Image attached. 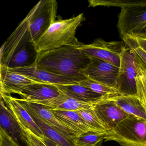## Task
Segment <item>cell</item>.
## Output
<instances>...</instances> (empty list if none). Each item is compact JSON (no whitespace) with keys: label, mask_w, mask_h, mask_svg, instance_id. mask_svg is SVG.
Here are the masks:
<instances>
[{"label":"cell","mask_w":146,"mask_h":146,"mask_svg":"<svg viewBox=\"0 0 146 146\" xmlns=\"http://www.w3.org/2000/svg\"><path fill=\"white\" fill-rule=\"evenodd\" d=\"M78 42L56 49L38 52L35 64L52 73L77 79L88 78L84 74L91 58L79 48Z\"/></svg>","instance_id":"obj_1"},{"label":"cell","mask_w":146,"mask_h":146,"mask_svg":"<svg viewBox=\"0 0 146 146\" xmlns=\"http://www.w3.org/2000/svg\"><path fill=\"white\" fill-rule=\"evenodd\" d=\"M83 14L55 21L35 44L38 52H46L77 42V29L84 20Z\"/></svg>","instance_id":"obj_2"},{"label":"cell","mask_w":146,"mask_h":146,"mask_svg":"<svg viewBox=\"0 0 146 146\" xmlns=\"http://www.w3.org/2000/svg\"><path fill=\"white\" fill-rule=\"evenodd\" d=\"M110 141L121 146H146V122L129 115L106 134L105 141Z\"/></svg>","instance_id":"obj_3"},{"label":"cell","mask_w":146,"mask_h":146,"mask_svg":"<svg viewBox=\"0 0 146 146\" xmlns=\"http://www.w3.org/2000/svg\"><path fill=\"white\" fill-rule=\"evenodd\" d=\"M58 7L55 0H41L31 10L26 17L31 43L35 44L56 21Z\"/></svg>","instance_id":"obj_4"},{"label":"cell","mask_w":146,"mask_h":146,"mask_svg":"<svg viewBox=\"0 0 146 146\" xmlns=\"http://www.w3.org/2000/svg\"><path fill=\"white\" fill-rule=\"evenodd\" d=\"M117 28L122 38L140 33L146 27V1L135 5L121 8Z\"/></svg>","instance_id":"obj_5"},{"label":"cell","mask_w":146,"mask_h":146,"mask_svg":"<svg viewBox=\"0 0 146 146\" xmlns=\"http://www.w3.org/2000/svg\"><path fill=\"white\" fill-rule=\"evenodd\" d=\"M135 58L134 50L125 45L121 55L119 73L116 84V89L121 96L136 95Z\"/></svg>","instance_id":"obj_6"},{"label":"cell","mask_w":146,"mask_h":146,"mask_svg":"<svg viewBox=\"0 0 146 146\" xmlns=\"http://www.w3.org/2000/svg\"><path fill=\"white\" fill-rule=\"evenodd\" d=\"M124 45L123 42H107L98 38L88 45L79 43V48L90 58L99 59L119 67Z\"/></svg>","instance_id":"obj_7"},{"label":"cell","mask_w":146,"mask_h":146,"mask_svg":"<svg viewBox=\"0 0 146 146\" xmlns=\"http://www.w3.org/2000/svg\"><path fill=\"white\" fill-rule=\"evenodd\" d=\"M119 70V67L108 62L91 58L90 63L83 73L88 78L116 88Z\"/></svg>","instance_id":"obj_8"},{"label":"cell","mask_w":146,"mask_h":146,"mask_svg":"<svg viewBox=\"0 0 146 146\" xmlns=\"http://www.w3.org/2000/svg\"><path fill=\"white\" fill-rule=\"evenodd\" d=\"M31 42L29 23L27 17L2 45L0 66H6L17 51Z\"/></svg>","instance_id":"obj_9"},{"label":"cell","mask_w":146,"mask_h":146,"mask_svg":"<svg viewBox=\"0 0 146 146\" xmlns=\"http://www.w3.org/2000/svg\"><path fill=\"white\" fill-rule=\"evenodd\" d=\"M113 97H106L100 101L96 104L93 109L96 115L108 132L113 130L129 116L117 106Z\"/></svg>","instance_id":"obj_10"},{"label":"cell","mask_w":146,"mask_h":146,"mask_svg":"<svg viewBox=\"0 0 146 146\" xmlns=\"http://www.w3.org/2000/svg\"><path fill=\"white\" fill-rule=\"evenodd\" d=\"M8 69L22 74L37 83L62 85L78 83L80 82L75 78L58 75L37 67L35 63L26 67Z\"/></svg>","instance_id":"obj_11"},{"label":"cell","mask_w":146,"mask_h":146,"mask_svg":"<svg viewBox=\"0 0 146 146\" xmlns=\"http://www.w3.org/2000/svg\"><path fill=\"white\" fill-rule=\"evenodd\" d=\"M17 100L27 111H31L55 129L70 139H73L77 134L73 130L61 123L54 116L47 107L41 104L16 98Z\"/></svg>","instance_id":"obj_12"},{"label":"cell","mask_w":146,"mask_h":146,"mask_svg":"<svg viewBox=\"0 0 146 146\" xmlns=\"http://www.w3.org/2000/svg\"><path fill=\"white\" fill-rule=\"evenodd\" d=\"M0 77L1 94L19 95L25 87L37 83L22 74L2 66H0Z\"/></svg>","instance_id":"obj_13"},{"label":"cell","mask_w":146,"mask_h":146,"mask_svg":"<svg viewBox=\"0 0 146 146\" xmlns=\"http://www.w3.org/2000/svg\"><path fill=\"white\" fill-rule=\"evenodd\" d=\"M1 98L3 100L19 123L23 124L39 138L43 139L44 135L41 130L16 98L12 97L11 95L1 94Z\"/></svg>","instance_id":"obj_14"},{"label":"cell","mask_w":146,"mask_h":146,"mask_svg":"<svg viewBox=\"0 0 146 146\" xmlns=\"http://www.w3.org/2000/svg\"><path fill=\"white\" fill-rule=\"evenodd\" d=\"M60 94L57 85L36 83L25 87L19 95L27 101L36 102L56 98Z\"/></svg>","instance_id":"obj_15"},{"label":"cell","mask_w":146,"mask_h":146,"mask_svg":"<svg viewBox=\"0 0 146 146\" xmlns=\"http://www.w3.org/2000/svg\"><path fill=\"white\" fill-rule=\"evenodd\" d=\"M33 102L46 106L50 110L76 111L82 109H93L98 102H83L71 98L60 92V95L56 98Z\"/></svg>","instance_id":"obj_16"},{"label":"cell","mask_w":146,"mask_h":146,"mask_svg":"<svg viewBox=\"0 0 146 146\" xmlns=\"http://www.w3.org/2000/svg\"><path fill=\"white\" fill-rule=\"evenodd\" d=\"M59 90L67 96L85 102H97L106 98L79 83L57 85Z\"/></svg>","instance_id":"obj_17"},{"label":"cell","mask_w":146,"mask_h":146,"mask_svg":"<svg viewBox=\"0 0 146 146\" xmlns=\"http://www.w3.org/2000/svg\"><path fill=\"white\" fill-rule=\"evenodd\" d=\"M54 116L61 123L73 130L77 136L90 131V127L76 111L51 110Z\"/></svg>","instance_id":"obj_18"},{"label":"cell","mask_w":146,"mask_h":146,"mask_svg":"<svg viewBox=\"0 0 146 146\" xmlns=\"http://www.w3.org/2000/svg\"><path fill=\"white\" fill-rule=\"evenodd\" d=\"M0 105V127H2L17 142L19 143L20 141L23 142L22 132L20 125L1 98Z\"/></svg>","instance_id":"obj_19"},{"label":"cell","mask_w":146,"mask_h":146,"mask_svg":"<svg viewBox=\"0 0 146 146\" xmlns=\"http://www.w3.org/2000/svg\"><path fill=\"white\" fill-rule=\"evenodd\" d=\"M38 53L35 44L30 42L17 51L6 66L2 67L16 69L29 66L35 64Z\"/></svg>","instance_id":"obj_20"},{"label":"cell","mask_w":146,"mask_h":146,"mask_svg":"<svg viewBox=\"0 0 146 146\" xmlns=\"http://www.w3.org/2000/svg\"><path fill=\"white\" fill-rule=\"evenodd\" d=\"M118 106L129 115L146 122V111L136 96H119L113 97Z\"/></svg>","instance_id":"obj_21"},{"label":"cell","mask_w":146,"mask_h":146,"mask_svg":"<svg viewBox=\"0 0 146 146\" xmlns=\"http://www.w3.org/2000/svg\"><path fill=\"white\" fill-rule=\"evenodd\" d=\"M27 111L40 127L44 136L49 138L59 146H76L74 140L68 138L48 125L33 112Z\"/></svg>","instance_id":"obj_22"},{"label":"cell","mask_w":146,"mask_h":146,"mask_svg":"<svg viewBox=\"0 0 146 146\" xmlns=\"http://www.w3.org/2000/svg\"><path fill=\"white\" fill-rule=\"evenodd\" d=\"M135 66L137 72L136 77L137 94L136 96L146 111V69L136 54Z\"/></svg>","instance_id":"obj_23"},{"label":"cell","mask_w":146,"mask_h":146,"mask_svg":"<svg viewBox=\"0 0 146 146\" xmlns=\"http://www.w3.org/2000/svg\"><path fill=\"white\" fill-rule=\"evenodd\" d=\"M106 134L90 131L73 137L76 146H102Z\"/></svg>","instance_id":"obj_24"},{"label":"cell","mask_w":146,"mask_h":146,"mask_svg":"<svg viewBox=\"0 0 146 146\" xmlns=\"http://www.w3.org/2000/svg\"><path fill=\"white\" fill-rule=\"evenodd\" d=\"M78 83L102 96L111 97L121 96L115 88L104 85L90 78L81 81Z\"/></svg>","instance_id":"obj_25"},{"label":"cell","mask_w":146,"mask_h":146,"mask_svg":"<svg viewBox=\"0 0 146 146\" xmlns=\"http://www.w3.org/2000/svg\"><path fill=\"white\" fill-rule=\"evenodd\" d=\"M93 109H82L76 111L86 123L94 131L106 134L108 131L96 115Z\"/></svg>","instance_id":"obj_26"},{"label":"cell","mask_w":146,"mask_h":146,"mask_svg":"<svg viewBox=\"0 0 146 146\" xmlns=\"http://www.w3.org/2000/svg\"><path fill=\"white\" fill-rule=\"evenodd\" d=\"M19 124L22 130L23 142L26 146H47L41 139L33 134L22 124Z\"/></svg>","instance_id":"obj_27"},{"label":"cell","mask_w":146,"mask_h":146,"mask_svg":"<svg viewBox=\"0 0 146 146\" xmlns=\"http://www.w3.org/2000/svg\"><path fill=\"white\" fill-rule=\"evenodd\" d=\"M122 39L123 40L126 46L131 48L134 50L135 53L139 58L146 69V52L139 46H137L128 36H125Z\"/></svg>","instance_id":"obj_28"},{"label":"cell","mask_w":146,"mask_h":146,"mask_svg":"<svg viewBox=\"0 0 146 146\" xmlns=\"http://www.w3.org/2000/svg\"><path fill=\"white\" fill-rule=\"evenodd\" d=\"M0 146H21L14 141L7 132L0 127Z\"/></svg>","instance_id":"obj_29"},{"label":"cell","mask_w":146,"mask_h":146,"mask_svg":"<svg viewBox=\"0 0 146 146\" xmlns=\"http://www.w3.org/2000/svg\"><path fill=\"white\" fill-rule=\"evenodd\" d=\"M125 36H128L129 37L137 46H139L146 52V36L133 34V35H127Z\"/></svg>","instance_id":"obj_30"},{"label":"cell","mask_w":146,"mask_h":146,"mask_svg":"<svg viewBox=\"0 0 146 146\" xmlns=\"http://www.w3.org/2000/svg\"><path fill=\"white\" fill-rule=\"evenodd\" d=\"M41 140L47 146H59L54 142L46 137L44 136L43 139H41Z\"/></svg>","instance_id":"obj_31"},{"label":"cell","mask_w":146,"mask_h":146,"mask_svg":"<svg viewBox=\"0 0 146 146\" xmlns=\"http://www.w3.org/2000/svg\"><path fill=\"white\" fill-rule=\"evenodd\" d=\"M135 35H141L146 36V27L140 33H138V34H135Z\"/></svg>","instance_id":"obj_32"}]
</instances>
